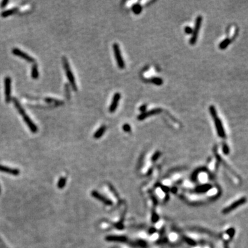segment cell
Listing matches in <instances>:
<instances>
[{
  "label": "cell",
  "instance_id": "obj_12",
  "mask_svg": "<svg viewBox=\"0 0 248 248\" xmlns=\"http://www.w3.org/2000/svg\"><path fill=\"white\" fill-rule=\"evenodd\" d=\"M0 171L3 172L11 174L13 175H18L19 174V170L17 169H13V168H8V167L0 165Z\"/></svg>",
  "mask_w": 248,
  "mask_h": 248
},
{
  "label": "cell",
  "instance_id": "obj_25",
  "mask_svg": "<svg viewBox=\"0 0 248 248\" xmlns=\"http://www.w3.org/2000/svg\"><path fill=\"white\" fill-rule=\"evenodd\" d=\"M192 32H193V29H192L190 26H186V27H185V32H186L187 34H192Z\"/></svg>",
  "mask_w": 248,
  "mask_h": 248
},
{
  "label": "cell",
  "instance_id": "obj_34",
  "mask_svg": "<svg viewBox=\"0 0 248 248\" xmlns=\"http://www.w3.org/2000/svg\"><path fill=\"white\" fill-rule=\"evenodd\" d=\"M0 192H1V189H0Z\"/></svg>",
  "mask_w": 248,
  "mask_h": 248
},
{
  "label": "cell",
  "instance_id": "obj_11",
  "mask_svg": "<svg viewBox=\"0 0 248 248\" xmlns=\"http://www.w3.org/2000/svg\"><path fill=\"white\" fill-rule=\"evenodd\" d=\"M91 194H92V196H93V197H95V198H97V200H99V201H101V202L105 203V205H107V206H111L112 204V202L111 201H110V200H108L107 198L104 197L103 196H102L101 194H100L99 193L97 192L92 191V193H91Z\"/></svg>",
  "mask_w": 248,
  "mask_h": 248
},
{
  "label": "cell",
  "instance_id": "obj_9",
  "mask_svg": "<svg viewBox=\"0 0 248 248\" xmlns=\"http://www.w3.org/2000/svg\"><path fill=\"white\" fill-rule=\"evenodd\" d=\"M162 112V110L161 108H155L153 109V110H149L148 112H143V113H141V115H139L137 117V119L139 120V121H142L143 119H145L146 118H148V117H150V116H153L155 115H157V114H159L161 113Z\"/></svg>",
  "mask_w": 248,
  "mask_h": 248
},
{
  "label": "cell",
  "instance_id": "obj_15",
  "mask_svg": "<svg viewBox=\"0 0 248 248\" xmlns=\"http://www.w3.org/2000/svg\"><path fill=\"white\" fill-rule=\"evenodd\" d=\"M105 130H106V127H105V125H102V126H101L100 128L95 132V133L93 135L94 138L97 139L101 138V137H102V135L104 134V132H105Z\"/></svg>",
  "mask_w": 248,
  "mask_h": 248
},
{
  "label": "cell",
  "instance_id": "obj_6",
  "mask_svg": "<svg viewBox=\"0 0 248 248\" xmlns=\"http://www.w3.org/2000/svg\"><path fill=\"white\" fill-rule=\"evenodd\" d=\"M246 201H247V199H246L245 197L241 198L240 199L237 200V201H234V202L233 203H231L230 206L227 207V208H224L223 210V214H227V213L231 212V211L234 210L236 208H239V207H240L241 206H243V205L245 204V203H246Z\"/></svg>",
  "mask_w": 248,
  "mask_h": 248
},
{
  "label": "cell",
  "instance_id": "obj_5",
  "mask_svg": "<svg viewBox=\"0 0 248 248\" xmlns=\"http://www.w3.org/2000/svg\"><path fill=\"white\" fill-rule=\"evenodd\" d=\"M11 77H6L4 79V94H5V101L6 103H10L11 101Z\"/></svg>",
  "mask_w": 248,
  "mask_h": 248
},
{
  "label": "cell",
  "instance_id": "obj_14",
  "mask_svg": "<svg viewBox=\"0 0 248 248\" xmlns=\"http://www.w3.org/2000/svg\"><path fill=\"white\" fill-rule=\"evenodd\" d=\"M12 100L13 101V103H14L15 106V107L17 108V110L18 112H19V113L20 114L21 116L24 115V114H26V112H25L24 109L23 108L22 106H21V105L19 102V101L17 100V99L13 98Z\"/></svg>",
  "mask_w": 248,
  "mask_h": 248
},
{
  "label": "cell",
  "instance_id": "obj_28",
  "mask_svg": "<svg viewBox=\"0 0 248 248\" xmlns=\"http://www.w3.org/2000/svg\"><path fill=\"white\" fill-rule=\"evenodd\" d=\"M159 156H160V153L159 152H156V153L153 155V158H152V160H153V161H155L156 160H157V158L159 157Z\"/></svg>",
  "mask_w": 248,
  "mask_h": 248
},
{
  "label": "cell",
  "instance_id": "obj_30",
  "mask_svg": "<svg viewBox=\"0 0 248 248\" xmlns=\"http://www.w3.org/2000/svg\"><path fill=\"white\" fill-rule=\"evenodd\" d=\"M146 108H147V105H146V104H144V105H142L140 107L139 110H140V111L142 113H143V112H145V110H146Z\"/></svg>",
  "mask_w": 248,
  "mask_h": 248
},
{
  "label": "cell",
  "instance_id": "obj_27",
  "mask_svg": "<svg viewBox=\"0 0 248 248\" xmlns=\"http://www.w3.org/2000/svg\"><path fill=\"white\" fill-rule=\"evenodd\" d=\"M185 240H186V241L187 243H188L189 245H196V243H195V241H193L192 239H190V238H185Z\"/></svg>",
  "mask_w": 248,
  "mask_h": 248
},
{
  "label": "cell",
  "instance_id": "obj_26",
  "mask_svg": "<svg viewBox=\"0 0 248 248\" xmlns=\"http://www.w3.org/2000/svg\"><path fill=\"white\" fill-rule=\"evenodd\" d=\"M123 130L125 132H128L131 130V127H130V125L128 123H125L123 125Z\"/></svg>",
  "mask_w": 248,
  "mask_h": 248
},
{
  "label": "cell",
  "instance_id": "obj_21",
  "mask_svg": "<svg viewBox=\"0 0 248 248\" xmlns=\"http://www.w3.org/2000/svg\"><path fill=\"white\" fill-rule=\"evenodd\" d=\"M150 82L156 86H161L163 84V80L160 77H153L150 79Z\"/></svg>",
  "mask_w": 248,
  "mask_h": 248
},
{
  "label": "cell",
  "instance_id": "obj_31",
  "mask_svg": "<svg viewBox=\"0 0 248 248\" xmlns=\"http://www.w3.org/2000/svg\"><path fill=\"white\" fill-rule=\"evenodd\" d=\"M8 2H9V1H8V0H4V1H1V8H3L6 7V5L8 4Z\"/></svg>",
  "mask_w": 248,
  "mask_h": 248
},
{
  "label": "cell",
  "instance_id": "obj_32",
  "mask_svg": "<svg viewBox=\"0 0 248 248\" xmlns=\"http://www.w3.org/2000/svg\"><path fill=\"white\" fill-rule=\"evenodd\" d=\"M45 101L46 102H48V103H51V102H53V101H56L55 100H54V99H51V98H46Z\"/></svg>",
  "mask_w": 248,
  "mask_h": 248
},
{
  "label": "cell",
  "instance_id": "obj_16",
  "mask_svg": "<svg viewBox=\"0 0 248 248\" xmlns=\"http://www.w3.org/2000/svg\"><path fill=\"white\" fill-rule=\"evenodd\" d=\"M39 72H38V66L37 64H34L31 68V77L33 79H37L39 78Z\"/></svg>",
  "mask_w": 248,
  "mask_h": 248
},
{
  "label": "cell",
  "instance_id": "obj_33",
  "mask_svg": "<svg viewBox=\"0 0 248 248\" xmlns=\"http://www.w3.org/2000/svg\"><path fill=\"white\" fill-rule=\"evenodd\" d=\"M224 246H225V248H229V247H228V245H227V244H225V245H224Z\"/></svg>",
  "mask_w": 248,
  "mask_h": 248
},
{
  "label": "cell",
  "instance_id": "obj_7",
  "mask_svg": "<svg viewBox=\"0 0 248 248\" xmlns=\"http://www.w3.org/2000/svg\"><path fill=\"white\" fill-rule=\"evenodd\" d=\"M12 52H13V54H15V55H16V56H17V57H19L22 58V59H24L26 61H27L28 62H30V63H34V62H35V59H34V58L31 57V56H29L28 54L25 53L24 52L21 51V50H19V48H15L13 49Z\"/></svg>",
  "mask_w": 248,
  "mask_h": 248
},
{
  "label": "cell",
  "instance_id": "obj_2",
  "mask_svg": "<svg viewBox=\"0 0 248 248\" xmlns=\"http://www.w3.org/2000/svg\"><path fill=\"white\" fill-rule=\"evenodd\" d=\"M62 61H63V65H64V70L66 71V75H67L68 79L69 82H70L71 86H72V89H73L74 91H77V85H76L75 79H74L73 74H72V71L70 70V66H69L67 58L65 57H63Z\"/></svg>",
  "mask_w": 248,
  "mask_h": 248
},
{
  "label": "cell",
  "instance_id": "obj_3",
  "mask_svg": "<svg viewBox=\"0 0 248 248\" xmlns=\"http://www.w3.org/2000/svg\"><path fill=\"white\" fill-rule=\"evenodd\" d=\"M202 21H203L202 16L199 15V16H198L197 17H196V22H195L194 29V30H193V32H192V34L191 39H190V44H191V45H194V44H196V41H197L198 33H199L200 29H201V24H202Z\"/></svg>",
  "mask_w": 248,
  "mask_h": 248
},
{
  "label": "cell",
  "instance_id": "obj_20",
  "mask_svg": "<svg viewBox=\"0 0 248 248\" xmlns=\"http://www.w3.org/2000/svg\"><path fill=\"white\" fill-rule=\"evenodd\" d=\"M132 12L135 15H139L142 11V6L139 4H135L132 7Z\"/></svg>",
  "mask_w": 248,
  "mask_h": 248
},
{
  "label": "cell",
  "instance_id": "obj_23",
  "mask_svg": "<svg viewBox=\"0 0 248 248\" xmlns=\"http://www.w3.org/2000/svg\"><path fill=\"white\" fill-rule=\"evenodd\" d=\"M227 234L229 235V238L230 239H232L233 236H234V234H235V229H234V228L231 227L229 228V229H228L227 230Z\"/></svg>",
  "mask_w": 248,
  "mask_h": 248
},
{
  "label": "cell",
  "instance_id": "obj_22",
  "mask_svg": "<svg viewBox=\"0 0 248 248\" xmlns=\"http://www.w3.org/2000/svg\"><path fill=\"white\" fill-rule=\"evenodd\" d=\"M66 181H67V178L66 177H61L59 179L57 183V187L59 189H63L64 188L66 184Z\"/></svg>",
  "mask_w": 248,
  "mask_h": 248
},
{
  "label": "cell",
  "instance_id": "obj_1",
  "mask_svg": "<svg viewBox=\"0 0 248 248\" xmlns=\"http://www.w3.org/2000/svg\"><path fill=\"white\" fill-rule=\"evenodd\" d=\"M210 112L212 117L213 119H214V122L215 124V126H216V129L217 130V134L220 137H222L224 138L225 137V132L224 128H223V125L221 120L218 117L217 112H216V107L214 105H211L209 107Z\"/></svg>",
  "mask_w": 248,
  "mask_h": 248
},
{
  "label": "cell",
  "instance_id": "obj_24",
  "mask_svg": "<svg viewBox=\"0 0 248 248\" xmlns=\"http://www.w3.org/2000/svg\"><path fill=\"white\" fill-rule=\"evenodd\" d=\"M223 153L225 154V155H228V154H229V147L227 146V144H225H225H223Z\"/></svg>",
  "mask_w": 248,
  "mask_h": 248
},
{
  "label": "cell",
  "instance_id": "obj_19",
  "mask_svg": "<svg viewBox=\"0 0 248 248\" xmlns=\"http://www.w3.org/2000/svg\"><path fill=\"white\" fill-rule=\"evenodd\" d=\"M211 188H212V186L209 184L203 185V186L198 187V188H196V192H199V193L206 192H208V190H210Z\"/></svg>",
  "mask_w": 248,
  "mask_h": 248
},
{
  "label": "cell",
  "instance_id": "obj_4",
  "mask_svg": "<svg viewBox=\"0 0 248 248\" xmlns=\"http://www.w3.org/2000/svg\"><path fill=\"white\" fill-rule=\"evenodd\" d=\"M113 51L116 61H117V66L120 69H123L125 68V62H124L121 53L119 46L117 43H115L113 44Z\"/></svg>",
  "mask_w": 248,
  "mask_h": 248
},
{
  "label": "cell",
  "instance_id": "obj_13",
  "mask_svg": "<svg viewBox=\"0 0 248 248\" xmlns=\"http://www.w3.org/2000/svg\"><path fill=\"white\" fill-rule=\"evenodd\" d=\"M109 241H118V242H125L127 241L126 237L121 236H108L105 238Z\"/></svg>",
  "mask_w": 248,
  "mask_h": 248
},
{
  "label": "cell",
  "instance_id": "obj_10",
  "mask_svg": "<svg viewBox=\"0 0 248 248\" xmlns=\"http://www.w3.org/2000/svg\"><path fill=\"white\" fill-rule=\"evenodd\" d=\"M21 117H23L25 123H26V125H28V127H29L30 130H31V131L32 132V133H36V132H37V130H38L37 125H36L34 123V122H33L31 120V119L29 117V115H26V114H24V115L21 116Z\"/></svg>",
  "mask_w": 248,
  "mask_h": 248
},
{
  "label": "cell",
  "instance_id": "obj_17",
  "mask_svg": "<svg viewBox=\"0 0 248 248\" xmlns=\"http://www.w3.org/2000/svg\"><path fill=\"white\" fill-rule=\"evenodd\" d=\"M231 41V40L230 39H229V38H226V39H225L224 40L222 41V42H221L219 44V48L221 49V50L225 49L226 48H227L228 46L230 44Z\"/></svg>",
  "mask_w": 248,
  "mask_h": 248
},
{
  "label": "cell",
  "instance_id": "obj_29",
  "mask_svg": "<svg viewBox=\"0 0 248 248\" xmlns=\"http://www.w3.org/2000/svg\"><path fill=\"white\" fill-rule=\"evenodd\" d=\"M152 220H153V223L156 222V221H158V215L155 214V213H153V218H152Z\"/></svg>",
  "mask_w": 248,
  "mask_h": 248
},
{
  "label": "cell",
  "instance_id": "obj_8",
  "mask_svg": "<svg viewBox=\"0 0 248 248\" xmlns=\"http://www.w3.org/2000/svg\"><path fill=\"white\" fill-rule=\"evenodd\" d=\"M121 99V94L119 92H116L115 95L113 96V98H112V101L110 104V107H109V112L110 113H113L116 111L117 107H118L119 102Z\"/></svg>",
  "mask_w": 248,
  "mask_h": 248
},
{
  "label": "cell",
  "instance_id": "obj_18",
  "mask_svg": "<svg viewBox=\"0 0 248 248\" xmlns=\"http://www.w3.org/2000/svg\"><path fill=\"white\" fill-rule=\"evenodd\" d=\"M17 10H18L17 8H12V9H8L7 11H3V12L1 13V15L2 17H7L11 15H13L15 13H16Z\"/></svg>",
  "mask_w": 248,
  "mask_h": 248
}]
</instances>
